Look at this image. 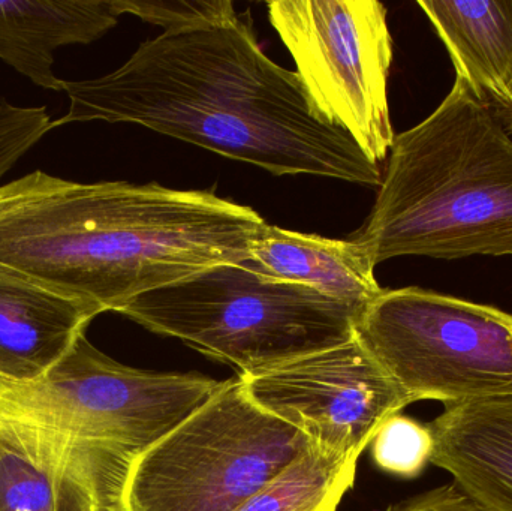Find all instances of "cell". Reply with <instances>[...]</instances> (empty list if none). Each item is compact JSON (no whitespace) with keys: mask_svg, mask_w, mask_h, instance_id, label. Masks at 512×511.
<instances>
[{"mask_svg":"<svg viewBox=\"0 0 512 511\" xmlns=\"http://www.w3.org/2000/svg\"><path fill=\"white\" fill-rule=\"evenodd\" d=\"M68 123H135L248 162L274 176L310 174L381 186L382 171L313 110L297 72L265 56L245 21L143 42L110 74L63 80Z\"/></svg>","mask_w":512,"mask_h":511,"instance_id":"6da1fadb","label":"cell"},{"mask_svg":"<svg viewBox=\"0 0 512 511\" xmlns=\"http://www.w3.org/2000/svg\"><path fill=\"white\" fill-rule=\"evenodd\" d=\"M264 222L210 191L33 171L0 185V270L117 312L209 267L245 263Z\"/></svg>","mask_w":512,"mask_h":511,"instance_id":"7a4b0ae2","label":"cell"},{"mask_svg":"<svg viewBox=\"0 0 512 511\" xmlns=\"http://www.w3.org/2000/svg\"><path fill=\"white\" fill-rule=\"evenodd\" d=\"M346 239L375 267L406 255H512V137L462 78L396 135L372 212Z\"/></svg>","mask_w":512,"mask_h":511,"instance_id":"3957f363","label":"cell"},{"mask_svg":"<svg viewBox=\"0 0 512 511\" xmlns=\"http://www.w3.org/2000/svg\"><path fill=\"white\" fill-rule=\"evenodd\" d=\"M361 312L243 263H225L141 294L116 314L180 339L240 378L345 344Z\"/></svg>","mask_w":512,"mask_h":511,"instance_id":"277c9868","label":"cell"},{"mask_svg":"<svg viewBox=\"0 0 512 511\" xmlns=\"http://www.w3.org/2000/svg\"><path fill=\"white\" fill-rule=\"evenodd\" d=\"M312 446L252 404L239 378L224 381L132 462L119 511H237Z\"/></svg>","mask_w":512,"mask_h":511,"instance_id":"5b68a950","label":"cell"},{"mask_svg":"<svg viewBox=\"0 0 512 511\" xmlns=\"http://www.w3.org/2000/svg\"><path fill=\"white\" fill-rule=\"evenodd\" d=\"M355 336L411 404L512 395V314L418 287L384 290Z\"/></svg>","mask_w":512,"mask_h":511,"instance_id":"8992f818","label":"cell"},{"mask_svg":"<svg viewBox=\"0 0 512 511\" xmlns=\"http://www.w3.org/2000/svg\"><path fill=\"white\" fill-rule=\"evenodd\" d=\"M224 381L141 371L101 353L81 335L32 384L0 383V416L23 420L135 459L182 425Z\"/></svg>","mask_w":512,"mask_h":511,"instance_id":"52a82bcc","label":"cell"},{"mask_svg":"<svg viewBox=\"0 0 512 511\" xmlns=\"http://www.w3.org/2000/svg\"><path fill=\"white\" fill-rule=\"evenodd\" d=\"M268 18L291 53L313 110L373 164L390 155L393 38L376 0H274Z\"/></svg>","mask_w":512,"mask_h":511,"instance_id":"ba28073f","label":"cell"},{"mask_svg":"<svg viewBox=\"0 0 512 511\" xmlns=\"http://www.w3.org/2000/svg\"><path fill=\"white\" fill-rule=\"evenodd\" d=\"M239 380L259 410L343 458H360L379 428L411 405L357 336Z\"/></svg>","mask_w":512,"mask_h":511,"instance_id":"9c48e42d","label":"cell"},{"mask_svg":"<svg viewBox=\"0 0 512 511\" xmlns=\"http://www.w3.org/2000/svg\"><path fill=\"white\" fill-rule=\"evenodd\" d=\"M132 462L0 416V511H119Z\"/></svg>","mask_w":512,"mask_h":511,"instance_id":"30bf717a","label":"cell"},{"mask_svg":"<svg viewBox=\"0 0 512 511\" xmlns=\"http://www.w3.org/2000/svg\"><path fill=\"white\" fill-rule=\"evenodd\" d=\"M101 309L0 270V383L42 380Z\"/></svg>","mask_w":512,"mask_h":511,"instance_id":"8fae6325","label":"cell"},{"mask_svg":"<svg viewBox=\"0 0 512 511\" xmlns=\"http://www.w3.org/2000/svg\"><path fill=\"white\" fill-rule=\"evenodd\" d=\"M430 464L489 511H512V395L447 405L429 425Z\"/></svg>","mask_w":512,"mask_h":511,"instance_id":"7c38bea8","label":"cell"},{"mask_svg":"<svg viewBox=\"0 0 512 511\" xmlns=\"http://www.w3.org/2000/svg\"><path fill=\"white\" fill-rule=\"evenodd\" d=\"M456 77L512 135V0H418Z\"/></svg>","mask_w":512,"mask_h":511,"instance_id":"4fadbf2b","label":"cell"},{"mask_svg":"<svg viewBox=\"0 0 512 511\" xmlns=\"http://www.w3.org/2000/svg\"><path fill=\"white\" fill-rule=\"evenodd\" d=\"M119 18L114 0H0V60L35 86L62 92L56 51L92 44Z\"/></svg>","mask_w":512,"mask_h":511,"instance_id":"5bb4252c","label":"cell"},{"mask_svg":"<svg viewBox=\"0 0 512 511\" xmlns=\"http://www.w3.org/2000/svg\"><path fill=\"white\" fill-rule=\"evenodd\" d=\"M245 266L276 281L312 288L324 296L364 309L381 296L366 252L349 239L303 234L264 224L256 233Z\"/></svg>","mask_w":512,"mask_h":511,"instance_id":"9a60e30c","label":"cell"},{"mask_svg":"<svg viewBox=\"0 0 512 511\" xmlns=\"http://www.w3.org/2000/svg\"><path fill=\"white\" fill-rule=\"evenodd\" d=\"M357 461L312 446L237 511H336L354 486Z\"/></svg>","mask_w":512,"mask_h":511,"instance_id":"2e32d148","label":"cell"},{"mask_svg":"<svg viewBox=\"0 0 512 511\" xmlns=\"http://www.w3.org/2000/svg\"><path fill=\"white\" fill-rule=\"evenodd\" d=\"M433 435L429 425L394 414L376 432L372 458L376 467L400 479H415L432 461Z\"/></svg>","mask_w":512,"mask_h":511,"instance_id":"e0dca14e","label":"cell"},{"mask_svg":"<svg viewBox=\"0 0 512 511\" xmlns=\"http://www.w3.org/2000/svg\"><path fill=\"white\" fill-rule=\"evenodd\" d=\"M114 5L120 15H135L164 27V32L203 29L239 18L228 0H114Z\"/></svg>","mask_w":512,"mask_h":511,"instance_id":"ac0fdd59","label":"cell"},{"mask_svg":"<svg viewBox=\"0 0 512 511\" xmlns=\"http://www.w3.org/2000/svg\"><path fill=\"white\" fill-rule=\"evenodd\" d=\"M45 107H18L0 102V180L51 131Z\"/></svg>","mask_w":512,"mask_h":511,"instance_id":"d6986e66","label":"cell"},{"mask_svg":"<svg viewBox=\"0 0 512 511\" xmlns=\"http://www.w3.org/2000/svg\"><path fill=\"white\" fill-rule=\"evenodd\" d=\"M385 511H489L475 503L454 483L415 495Z\"/></svg>","mask_w":512,"mask_h":511,"instance_id":"ffe728a7","label":"cell"}]
</instances>
